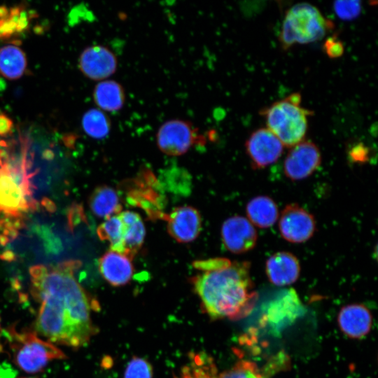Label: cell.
Masks as SVG:
<instances>
[{
	"instance_id": "1",
	"label": "cell",
	"mask_w": 378,
	"mask_h": 378,
	"mask_svg": "<svg viewBox=\"0 0 378 378\" xmlns=\"http://www.w3.org/2000/svg\"><path fill=\"white\" fill-rule=\"evenodd\" d=\"M80 265L69 260L29 269L31 294L39 304L35 332L54 344L74 349L85 346L97 332L91 318L96 302L75 276Z\"/></svg>"
},
{
	"instance_id": "2",
	"label": "cell",
	"mask_w": 378,
	"mask_h": 378,
	"mask_svg": "<svg viewBox=\"0 0 378 378\" xmlns=\"http://www.w3.org/2000/svg\"><path fill=\"white\" fill-rule=\"evenodd\" d=\"M192 281L205 311L214 318L243 316L255 298L248 262L230 261L219 268L202 272Z\"/></svg>"
},
{
	"instance_id": "3",
	"label": "cell",
	"mask_w": 378,
	"mask_h": 378,
	"mask_svg": "<svg viewBox=\"0 0 378 378\" xmlns=\"http://www.w3.org/2000/svg\"><path fill=\"white\" fill-rule=\"evenodd\" d=\"M26 158H0V218L19 223L36 206Z\"/></svg>"
},
{
	"instance_id": "4",
	"label": "cell",
	"mask_w": 378,
	"mask_h": 378,
	"mask_svg": "<svg viewBox=\"0 0 378 378\" xmlns=\"http://www.w3.org/2000/svg\"><path fill=\"white\" fill-rule=\"evenodd\" d=\"M0 351L8 353L13 363L28 373L42 370L53 360L66 358L54 344L43 340L34 331H18L15 326L4 330L0 335Z\"/></svg>"
},
{
	"instance_id": "5",
	"label": "cell",
	"mask_w": 378,
	"mask_h": 378,
	"mask_svg": "<svg viewBox=\"0 0 378 378\" xmlns=\"http://www.w3.org/2000/svg\"><path fill=\"white\" fill-rule=\"evenodd\" d=\"M301 95L295 92L260 111L267 128L282 143L291 148L303 141L308 128L307 117L314 112L300 106Z\"/></svg>"
},
{
	"instance_id": "6",
	"label": "cell",
	"mask_w": 378,
	"mask_h": 378,
	"mask_svg": "<svg viewBox=\"0 0 378 378\" xmlns=\"http://www.w3.org/2000/svg\"><path fill=\"white\" fill-rule=\"evenodd\" d=\"M334 23L309 3H298L286 12L279 36L280 46L287 50L295 44H307L323 38Z\"/></svg>"
},
{
	"instance_id": "7",
	"label": "cell",
	"mask_w": 378,
	"mask_h": 378,
	"mask_svg": "<svg viewBox=\"0 0 378 378\" xmlns=\"http://www.w3.org/2000/svg\"><path fill=\"white\" fill-rule=\"evenodd\" d=\"M159 149L166 155L178 156L195 144H204L205 138L188 120L172 119L164 122L156 134Z\"/></svg>"
},
{
	"instance_id": "8",
	"label": "cell",
	"mask_w": 378,
	"mask_h": 378,
	"mask_svg": "<svg viewBox=\"0 0 378 378\" xmlns=\"http://www.w3.org/2000/svg\"><path fill=\"white\" fill-rule=\"evenodd\" d=\"M304 312L298 295L293 289L279 293L269 302L262 321L274 333L291 325Z\"/></svg>"
},
{
	"instance_id": "9",
	"label": "cell",
	"mask_w": 378,
	"mask_h": 378,
	"mask_svg": "<svg viewBox=\"0 0 378 378\" xmlns=\"http://www.w3.org/2000/svg\"><path fill=\"white\" fill-rule=\"evenodd\" d=\"M321 155L312 141L303 140L290 148L284 162V172L292 181H300L311 176L320 166Z\"/></svg>"
},
{
	"instance_id": "10",
	"label": "cell",
	"mask_w": 378,
	"mask_h": 378,
	"mask_svg": "<svg viewBox=\"0 0 378 378\" xmlns=\"http://www.w3.org/2000/svg\"><path fill=\"white\" fill-rule=\"evenodd\" d=\"M279 229L288 242L300 244L308 241L316 231L314 216L297 204H287L281 213Z\"/></svg>"
},
{
	"instance_id": "11",
	"label": "cell",
	"mask_w": 378,
	"mask_h": 378,
	"mask_svg": "<svg viewBox=\"0 0 378 378\" xmlns=\"http://www.w3.org/2000/svg\"><path fill=\"white\" fill-rule=\"evenodd\" d=\"M284 145L267 128L253 131L245 143V148L253 169H260L276 162L281 156Z\"/></svg>"
},
{
	"instance_id": "12",
	"label": "cell",
	"mask_w": 378,
	"mask_h": 378,
	"mask_svg": "<svg viewBox=\"0 0 378 378\" xmlns=\"http://www.w3.org/2000/svg\"><path fill=\"white\" fill-rule=\"evenodd\" d=\"M221 239L231 253L241 254L256 245L258 234L253 224L246 218L234 216L226 219L221 227Z\"/></svg>"
},
{
	"instance_id": "13",
	"label": "cell",
	"mask_w": 378,
	"mask_h": 378,
	"mask_svg": "<svg viewBox=\"0 0 378 378\" xmlns=\"http://www.w3.org/2000/svg\"><path fill=\"white\" fill-rule=\"evenodd\" d=\"M79 66L82 73L88 78L102 81L116 71L118 59L107 47L91 46L81 52Z\"/></svg>"
},
{
	"instance_id": "14",
	"label": "cell",
	"mask_w": 378,
	"mask_h": 378,
	"mask_svg": "<svg viewBox=\"0 0 378 378\" xmlns=\"http://www.w3.org/2000/svg\"><path fill=\"white\" fill-rule=\"evenodd\" d=\"M167 231L176 241L188 243L194 241L200 234L202 219L199 211L190 206H179L165 214Z\"/></svg>"
},
{
	"instance_id": "15",
	"label": "cell",
	"mask_w": 378,
	"mask_h": 378,
	"mask_svg": "<svg viewBox=\"0 0 378 378\" xmlns=\"http://www.w3.org/2000/svg\"><path fill=\"white\" fill-rule=\"evenodd\" d=\"M265 272L272 284L279 286H288L298 280L300 265L297 257L293 253L279 251L267 260Z\"/></svg>"
},
{
	"instance_id": "16",
	"label": "cell",
	"mask_w": 378,
	"mask_h": 378,
	"mask_svg": "<svg viewBox=\"0 0 378 378\" xmlns=\"http://www.w3.org/2000/svg\"><path fill=\"white\" fill-rule=\"evenodd\" d=\"M98 266L103 278L113 286L127 284L131 280L134 271L130 258L111 250L99 258Z\"/></svg>"
},
{
	"instance_id": "17",
	"label": "cell",
	"mask_w": 378,
	"mask_h": 378,
	"mask_svg": "<svg viewBox=\"0 0 378 378\" xmlns=\"http://www.w3.org/2000/svg\"><path fill=\"white\" fill-rule=\"evenodd\" d=\"M372 318L369 309L360 304L344 307L338 316L340 328L351 338L360 339L370 330Z\"/></svg>"
},
{
	"instance_id": "18",
	"label": "cell",
	"mask_w": 378,
	"mask_h": 378,
	"mask_svg": "<svg viewBox=\"0 0 378 378\" xmlns=\"http://www.w3.org/2000/svg\"><path fill=\"white\" fill-rule=\"evenodd\" d=\"M248 220L254 226L267 228L279 218L278 206L269 196L259 195L252 198L246 204Z\"/></svg>"
},
{
	"instance_id": "19",
	"label": "cell",
	"mask_w": 378,
	"mask_h": 378,
	"mask_svg": "<svg viewBox=\"0 0 378 378\" xmlns=\"http://www.w3.org/2000/svg\"><path fill=\"white\" fill-rule=\"evenodd\" d=\"M93 98L100 110L108 112L120 111L125 102L122 85L114 80H104L94 87Z\"/></svg>"
},
{
	"instance_id": "20",
	"label": "cell",
	"mask_w": 378,
	"mask_h": 378,
	"mask_svg": "<svg viewBox=\"0 0 378 378\" xmlns=\"http://www.w3.org/2000/svg\"><path fill=\"white\" fill-rule=\"evenodd\" d=\"M119 216L124 226L125 255L132 259L143 245L145 225L141 216L134 211H121Z\"/></svg>"
},
{
	"instance_id": "21",
	"label": "cell",
	"mask_w": 378,
	"mask_h": 378,
	"mask_svg": "<svg viewBox=\"0 0 378 378\" xmlns=\"http://www.w3.org/2000/svg\"><path fill=\"white\" fill-rule=\"evenodd\" d=\"M92 212L97 217L106 218L122 211V205L116 191L104 185L96 188L89 199Z\"/></svg>"
},
{
	"instance_id": "22",
	"label": "cell",
	"mask_w": 378,
	"mask_h": 378,
	"mask_svg": "<svg viewBox=\"0 0 378 378\" xmlns=\"http://www.w3.org/2000/svg\"><path fill=\"white\" fill-rule=\"evenodd\" d=\"M27 60L22 50L15 45L0 48V73L8 79H17L25 71Z\"/></svg>"
},
{
	"instance_id": "23",
	"label": "cell",
	"mask_w": 378,
	"mask_h": 378,
	"mask_svg": "<svg viewBox=\"0 0 378 378\" xmlns=\"http://www.w3.org/2000/svg\"><path fill=\"white\" fill-rule=\"evenodd\" d=\"M99 238L109 243L110 250L124 254V226L119 216H109L97 227Z\"/></svg>"
},
{
	"instance_id": "24",
	"label": "cell",
	"mask_w": 378,
	"mask_h": 378,
	"mask_svg": "<svg viewBox=\"0 0 378 378\" xmlns=\"http://www.w3.org/2000/svg\"><path fill=\"white\" fill-rule=\"evenodd\" d=\"M82 127L85 132L95 139L105 138L111 129V122L108 115L102 110L90 108L82 118Z\"/></svg>"
},
{
	"instance_id": "25",
	"label": "cell",
	"mask_w": 378,
	"mask_h": 378,
	"mask_svg": "<svg viewBox=\"0 0 378 378\" xmlns=\"http://www.w3.org/2000/svg\"><path fill=\"white\" fill-rule=\"evenodd\" d=\"M181 378H220L216 366L205 354H194L188 365L183 367Z\"/></svg>"
},
{
	"instance_id": "26",
	"label": "cell",
	"mask_w": 378,
	"mask_h": 378,
	"mask_svg": "<svg viewBox=\"0 0 378 378\" xmlns=\"http://www.w3.org/2000/svg\"><path fill=\"white\" fill-rule=\"evenodd\" d=\"M220 378H264L257 366L247 360L237 363L231 369L224 372Z\"/></svg>"
},
{
	"instance_id": "27",
	"label": "cell",
	"mask_w": 378,
	"mask_h": 378,
	"mask_svg": "<svg viewBox=\"0 0 378 378\" xmlns=\"http://www.w3.org/2000/svg\"><path fill=\"white\" fill-rule=\"evenodd\" d=\"M153 368L144 358L134 357L127 364L124 378H152Z\"/></svg>"
},
{
	"instance_id": "28",
	"label": "cell",
	"mask_w": 378,
	"mask_h": 378,
	"mask_svg": "<svg viewBox=\"0 0 378 378\" xmlns=\"http://www.w3.org/2000/svg\"><path fill=\"white\" fill-rule=\"evenodd\" d=\"M333 8L340 19L351 20L359 16L362 6L360 1H337L333 4Z\"/></svg>"
},
{
	"instance_id": "29",
	"label": "cell",
	"mask_w": 378,
	"mask_h": 378,
	"mask_svg": "<svg viewBox=\"0 0 378 378\" xmlns=\"http://www.w3.org/2000/svg\"><path fill=\"white\" fill-rule=\"evenodd\" d=\"M323 50L330 58L340 57L344 52V46L335 35L328 38L323 43Z\"/></svg>"
},
{
	"instance_id": "30",
	"label": "cell",
	"mask_w": 378,
	"mask_h": 378,
	"mask_svg": "<svg viewBox=\"0 0 378 378\" xmlns=\"http://www.w3.org/2000/svg\"><path fill=\"white\" fill-rule=\"evenodd\" d=\"M368 155V148L362 143L354 145L349 150V156L355 162H365Z\"/></svg>"
},
{
	"instance_id": "31",
	"label": "cell",
	"mask_w": 378,
	"mask_h": 378,
	"mask_svg": "<svg viewBox=\"0 0 378 378\" xmlns=\"http://www.w3.org/2000/svg\"><path fill=\"white\" fill-rule=\"evenodd\" d=\"M11 125L10 119L4 114H0V134H6L8 132Z\"/></svg>"
},
{
	"instance_id": "32",
	"label": "cell",
	"mask_w": 378,
	"mask_h": 378,
	"mask_svg": "<svg viewBox=\"0 0 378 378\" xmlns=\"http://www.w3.org/2000/svg\"><path fill=\"white\" fill-rule=\"evenodd\" d=\"M0 321H1V319H0Z\"/></svg>"
}]
</instances>
